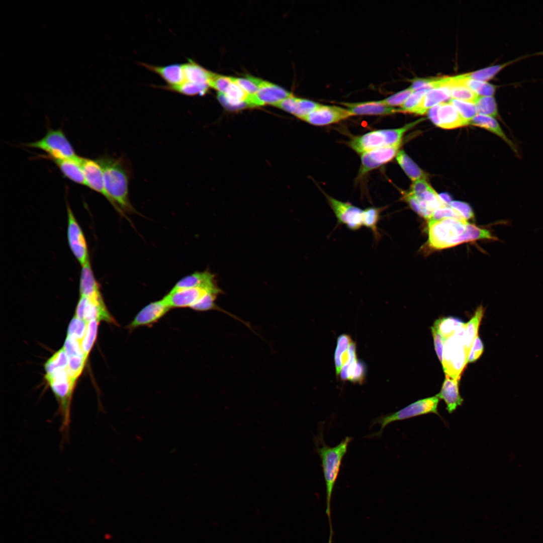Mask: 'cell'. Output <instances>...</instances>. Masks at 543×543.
Returning a JSON list of instances; mask_svg holds the SVG:
<instances>
[{
	"label": "cell",
	"mask_w": 543,
	"mask_h": 543,
	"mask_svg": "<svg viewBox=\"0 0 543 543\" xmlns=\"http://www.w3.org/2000/svg\"><path fill=\"white\" fill-rule=\"evenodd\" d=\"M232 83L230 77L222 76L212 73L208 85L218 91V93L224 94Z\"/></svg>",
	"instance_id": "45"
},
{
	"label": "cell",
	"mask_w": 543,
	"mask_h": 543,
	"mask_svg": "<svg viewBox=\"0 0 543 543\" xmlns=\"http://www.w3.org/2000/svg\"><path fill=\"white\" fill-rule=\"evenodd\" d=\"M401 142L373 149L361 154L359 174L368 172L390 161L398 153Z\"/></svg>",
	"instance_id": "14"
},
{
	"label": "cell",
	"mask_w": 543,
	"mask_h": 543,
	"mask_svg": "<svg viewBox=\"0 0 543 543\" xmlns=\"http://www.w3.org/2000/svg\"><path fill=\"white\" fill-rule=\"evenodd\" d=\"M431 330L433 336L435 350L440 362L442 364L444 344L445 340L441 335L434 323H433V325L431 327Z\"/></svg>",
	"instance_id": "49"
},
{
	"label": "cell",
	"mask_w": 543,
	"mask_h": 543,
	"mask_svg": "<svg viewBox=\"0 0 543 543\" xmlns=\"http://www.w3.org/2000/svg\"><path fill=\"white\" fill-rule=\"evenodd\" d=\"M449 207L457 211L466 220L473 218L474 214L470 206L461 201H451Z\"/></svg>",
	"instance_id": "50"
},
{
	"label": "cell",
	"mask_w": 543,
	"mask_h": 543,
	"mask_svg": "<svg viewBox=\"0 0 543 543\" xmlns=\"http://www.w3.org/2000/svg\"><path fill=\"white\" fill-rule=\"evenodd\" d=\"M423 120H417L398 129L378 130L367 133L353 138L350 141V146L361 154L373 149L402 142L404 133Z\"/></svg>",
	"instance_id": "4"
},
{
	"label": "cell",
	"mask_w": 543,
	"mask_h": 543,
	"mask_svg": "<svg viewBox=\"0 0 543 543\" xmlns=\"http://www.w3.org/2000/svg\"><path fill=\"white\" fill-rule=\"evenodd\" d=\"M247 78L258 87L256 93L248 95L246 101L247 107L253 108L265 105L274 106L293 95L284 88L269 82L251 76H247Z\"/></svg>",
	"instance_id": "8"
},
{
	"label": "cell",
	"mask_w": 543,
	"mask_h": 543,
	"mask_svg": "<svg viewBox=\"0 0 543 543\" xmlns=\"http://www.w3.org/2000/svg\"><path fill=\"white\" fill-rule=\"evenodd\" d=\"M88 322L74 316L71 320L68 328L67 336L73 337L81 342L87 328Z\"/></svg>",
	"instance_id": "41"
},
{
	"label": "cell",
	"mask_w": 543,
	"mask_h": 543,
	"mask_svg": "<svg viewBox=\"0 0 543 543\" xmlns=\"http://www.w3.org/2000/svg\"><path fill=\"white\" fill-rule=\"evenodd\" d=\"M470 124L483 128L496 135L509 146L516 156L520 157L518 146L507 137L495 118L477 114L471 121Z\"/></svg>",
	"instance_id": "21"
},
{
	"label": "cell",
	"mask_w": 543,
	"mask_h": 543,
	"mask_svg": "<svg viewBox=\"0 0 543 543\" xmlns=\"http://www.w3.org/2000/svg\"><path fill=\"white\" fill-rule=\"evenodd\" d=\"M484 349L483 343L479 336H478L471 349L468 358V363H473L476 361L482 354Z\"/></svg>",
	"instance_id": "51"
},
{
	"label": "cell",
	"mask_w": 543,
	"mask_h": 543,
	"mask_svg": "<svg viewBox=\"0 0 543 543\" xmlns=\"http://www.w3.org/2000/svg\"><path fill=\"white\" fill-rule=\"evenodd\" d=\"M352 438L347 436L339 444L334 446H329L322 443L317 446V451L320 458L326 486V508L329 527V535L328 543H332L333 537V529L331 520V502L332 492L337 479L342 461L346 453L348 446Z\"/></svg>",
	"instance_id": "2"
},
{
	"label": "cell",
	"mask_w": 543,
	"mask_h": 543,
	"mask_svg": "<svg viewBox=\"0 0 543 543\" xmlns=\"http://www.w3.org/2000/svg\"><path fill=\"white\" fill-rule=\"evenodd\" d=\"M439 402V399L436 396L425 398L417 400L396 412L376 418L373 422V425L379 424L380 429L379 431L372 434L373 437L381 436L384 428L395 421L429 413H434L440 417L438 412Z\"/></svg>",
	"instance_id": "6"
},
{
	"label": "cell",
	"mask_w": 543,
	"mask_h": 543,
	"mask_svg": "<svg viewBox=\"0 0 543 543\" xmlns=\"http://www.w3.org/2000/svg\"><path fill=\"white\" fill-rule=\"evenodd\" d=\"M459 381V380L445 376L441 389L436 395L439 399L443 400L446 405V409L449 414L462 405L464 401L460 393Z\"/></svg>",
	"instance_id": "18"
},
{
	"label": "cell",
	"mask_w": 543,
	"mask_h": 543,
	"mask_svg": "<svg viewBox=\"0 0 543 543\" xmlns=\"http://www.w3.org/2000/svg\"><path fill=\"white\" fill-rule=\"evenodd\" d=\"M366 372V365L362 361L356 359L348 364V380L353 383L361 384L365 380Z\"/></svg>",
	"instance_id": "38"
},
{
	"label": "cell",
	"mask_w": 543,
	"mask_h": 543,
	"mask_svg": "<svg viewBox=\"0 0 543 543\" xmlns=\"http://www.w3.org/2000/svg\"><path fill=\"white\" fill-rule=\"evenodd\" d=\"M396 160L407 176L412 180L426 179V173L422 170L403 150L399 151Z\"/></svg>",
	"instance_id": "31"
},
{
	"label": "cell",
	"mask_w": 543,
	"mask_h": 543,
	"mask_svg": "<svg viewBox=\"0 0 543 543\" xmlns=\"http://www.w3.org/2000/svg\"><path fill=\"white\" fill-rule=\"evenodd\" d=\"M25 145L44 151L51 159H77L79 157L60 129H49L41 139Z\"/></svg>",
	"instance_id": "7"
},
{
	"label": "cell",
	"mask_w": 543,
	"mask_h": 543,
	"mask_svg": "<svg viewBox=\"0 0 543 543\" xmlns=\"http://www.w3.org/2000/svg\"><path fill=\"white\" fill-rule=\"evenodd\" d=\"M438 118L437 126L443 129H452L469 125L449 101L439 104Z\"/></svg>",
	"instance_id": "23"
},
{
	"label": "cell",
	"mask_w": 543,
	"mask_h": 543,
	"mask_svg": "<svg viewBox=\"0 0 543 543\" xmlns=\"http://www.w3.org/2000/svg\"><path fill=\"white\" fill-rule=\"evenodd\" d=\"M431 187V186L425 178L418 179L413 182L409 192L417 197L424 193Z\"/></svg>",
	"instance_id": "53"
},
{
	"label": "cell",
	"mask_w": 543,
	"mask_h": 543,
	"mask_svg": "<svg viewBox=\"0 0 543 543\" xmlns=\"http://www.w3.org/2000/svg\"><path fill=\"white\" fill-rule=\"evenodd\" d=\"M413 92L410 87H409L381 101L384 104L389 107L401 106Z\"/></svg>",
	"instance_id": "47"
},
{
	"label": "cell",
	"mask_w": 543,
	"mask_h": 543,
	"mask_svg": "<svg viewBox=\"0 0 543 543\" xmlns=\"http://www.w3.org/2000/svg\"><path fill=\"white\" fill-rule=\"evenodd\" d=\"M351 341L350 336L347 334H341L337 338V346L334 353V361L337 375L340 374L342 367L341 361V354L347 350Z\"/></svg>",
	"instance_id": "42"
},
{
	"label": "cell",
	"mask_w": 543,
	"mask_h": 543,
	"mask_svg": "<svg viewBox=\"0 0 543 543\" xmlns=\"http://www.w3.org/2000/svg\"><path fill=\"white\" fill-rule=\"evenodd\" d=\"M99 322L92 320L88 322L86 332L81 343L82 350L86 356H88L96 339Z\"/></svg>",
	"instance_id": "39"
},
{
	"label": "cell",
	"mask_w": 543,
	"mask_h": 543,
	"mask_svg": "<svg viewBox=\"0 0 543 543\" xmlns=\"http://www.w3.org/2000/svg\"><path fill=\"white\" fill-rule=\"evenodd\" d=\"M429 89H422L413 92L401 106V112H410L421 101L424 95Z\"/></svg>",
	"instance_id": "46"
},
{
	"label": "cell",
	"mask_w": 543,
	"mask_h": 543,
	"mask_svg": "<svg viewBox=\"0 0 543 543\" xmlns=\"http://www.w3.org/2000/svg\"><path fill=\"white\" fill-rule=\"evenodd\" d=\"M449 102L455 107L462 117L470 124V122L477 115L474 104L451 99Z\"/></svg>",
	"instance_id": "40"
},
{
	"label": "cell",
	"mask_w": 543,
	"mask_h": 543,
	"mask_svg": "<svg viewBox=\"0 0 543 543\" xmlns=\"http://www.w3.org/2000/svg\"><path fill=\"white\" fill-rule=\"evenodd\" d=\"M67 366L68 357L64 349L62 348L55 352L45 364V375H50L60 369L67 368Z\"/></svg>",
	"instance_id": "36"
},
{
	"label": "cell",
	"mask_w": 543,
	"mask_h": 543,
	"mask_svg": "<svg viewBox=\"0 0 543 543\" xmlns=\"http://www.w3.org/2000/svg\"><path fill=\"white\" fill-rule=\"evenodd\" d=\"M67 357L68 372L72 378L76 380L83 371L87 357L84 355H72Z\"/></svg>",
	"instance_id": "43"
},
{
	"label": "cell",
	"mask_w": 543,
	"mask_h": 543,
	"mask_svg": "<svg viewBox=\"0 0 543 543\" xmlns=\"http://www.w3.org/2000/svg\"><path fill=\"white\" fill-rule=\"evenodd\" d=\"M81 267L79 282L80 296L94 299L102 298L89 260Z\"/></svg>",
	"instance_id": "26"
},
{
	"label": "cell",
	"mask_w": 543,
	"mask_h": 543,
	"mask_svg": "<svg viewBox=\"0 0 543 543\" xmlns=\"http://www.w3.org/2000/svg\"><path fill=\"white\" fill-rule=\"evenodd\" d=\"M67 213L68 244L73 254L82 266L89 260L86 240L79 224L68 204Z\"/></svg>",
	"instance_id": "9"
},
{
	"label": "cell",
	"mask_w": 543,
	"mask_h": 543,
	"mask_svg": "<svg viewBox=\"0 0 543 543\" xmlns=\"http://www.w3.org/2000/svg\"><path fill=\"white\" fill-rule=\"evenodd\" d=\"M439 197L441 201L447 206H449V204L452 201L450 197L447 194H441L439 195Z\"/></svg>",
	"instance_id": "54"
},
{
	"label": "cell",
	"mask_w": 543,
	"mask_h": 543,
	"mask_svg": "<svg viewBox=\"0 0 543 543\" xmlns=\"http://www.w3.org/2000/svg\"><path fill=\"white\" fill-rule=\"evenodd\" d=\"M82 157L77 159H51L59 168L63 175L70 180L86 186V182L81 165Z\"/></svg>",
	"instance_id": "27"
},
{
	"label": "cell",
	"mask_w": 543,
	"mask_h": 543,
	"mask_svg": "<svg viewBox=\"0 0 543 543\" xmlns=\"http://www.w3.org/2000/svg\"><path fill=\"white\" fill-rule=\"evenodd\" d=\"M75 316L87 322L96 320L114 322L107 310L103 298L94 299L80 296L75 310Z\"/></svg>",
	"instance_id": "12"
},
{
	"label": "cell",
	"mask_w": 543,
	"mask_h": 543,
	"mask_svg": "<svg viewBox=\"0 0 543 543\" xmlns=\"http://www.w3.org/2000/svg\"><path fill=\"white\" fill-rule=\"evenodd\" d=\"M353 115L346 108L336 106L319 104L302 120L316 126H325L337 123Z\"/></svg>",
	"instance_id": "13"
},
{
	"label": "cell",
	"mask_w": 543,
	"mask_h": 543,
	"mask_svg": "<svg viewBox=\"0 0 543 543\" xmlns=\"http://www.w3.org/2000/svg\"><path fill=\"white\" fill-rule=\"evenodd\" d=\"M434 323L445 340L466 325V323L460 319L450 316L439 318L435 320Z\"/></svg>",
	"instance_id": "32"
},
{
	"label": "cell",
	"mask_w": 543,
	"mask_h": 543,
	"mask_svg": "<svg viewBox=\"0 0 543 543\" xmlns=\"http://www.w3.org/2000/svg\"><path fill=\"white\" fill-rule=\"evenodd\" d=\"M485 312L482 306L478 307L471 319L466 323L464 333V345L466 355L468 356L474 342L478 336L479 326Z\"/></svg>",
	"instance_id": "29"
},
{
	"label": "cell",
	"mask_w": 543,
	"mask_h": 543,
	"mask_svg": "<svg viewBox=\"0 0 543 543\" xmlns=\"http://www.w3.org/2000/svg\"><path fill=\"white\" fill-rule=\"evenodd\" d=\"M81 165L86 180V186L101 194L109 201L117 212L121 216L126 217L125 213L108 194L105 186L103 170L97 160L82 157Z\"/></svg>",
	"instance_id": "11"
},
{
	"label": "cell",
	"mask_w": 543,
	"mask_h": 543,
	"mask_svg": "<svg viewBox=\"0 0 543 543\" xmlns=\"http://www.w3.org/2000/svg\"><path fill=\"white\" fill-rule=\"evenodd\" d=\"M474 105L477 114L494 118L498 116L497 105L493 96H479Z\"/></svg>",
	"instance_id": "35"
},
{
	"label": "cell",
	"mask_w": 543,
	"mask_h": 543,
	"mask_svg": "<svg viewBox=\"0 0 543 543\" xmlns=\"http://www.w3.org/2000/svg\"><path fill=\"white\" fill-rule=\"evenodd\" d=\"M450 99L449 91L446 87L430 89L425 94L420 103L410 113L424 115L434 106Z\"/></svg>",
	"instance_id": "22"
},
{
	"label": "cell",
	"mask_w": 543,
	"mask_h": 543,
	"mask_svg": "<svg viewBox=\"0 0 543 543\" xmlns=\"http://www.w3.org/2000/svg\"><path fill=\"white\" fill-rule=\"evenodd\" d=\"M353 116L355 115H388L402 112L400 109L389 107L382 101H369L359 103H342Z\"/></svg>",
	"instance_id": "17"
},
{
	"label": "cell",
	"mask_w": 543,
	"mask_h": 543,
	"mask_svg": "<svg viewBox=\"0 0 543 543\" xmlns=\"http://www.w3.org/2000/svg\"><path fill=\"white\" fill-rule=\"evenodd\" d=\"M447 218L466 220L457 211L448 206L440 208L434 211L431 217L427 220V222H433Z\"/></svg>",
	"instance_id": "44"
},
{
	"label": "cell",
	"mask_w": 543,
	"mask_h": 543,
	"mask_svg": "<svg viewBox=\"0 0 543 543\" xmlns=\"http://www.w3.org/2000/svg\"><path fill=\"white\" fill-rule=\"evenodd\" d=\"M232 81L236 83L248 95L256 93L258 90L257 86L250 80L247 78L230 77Z\"/></svg>",
	"instance_id": "52"
},
{
	"label": "cell",
	"mask_w": 543,
	"mask_h": 543,
	"mask_svg": "<svg viewBox=\"0 0 543 543\" xmlns=\"http://www.w3.org/2000/svg\"><path fill=\"white\" fill-rule=\"evenodd\" d=\"M210 291L224 292L219 287L216 288H194L171 290L164 299L171 308H191L206 293Z\"/></svg>",
	"instance_id": "15"
},
{
	"label": "cell",
	"mask_w": 543,
	"mask_h": 543,
	"mask_svg": "<svg viewBox=\"0 0 543 543\" xmlns=\"http://www.w3.org/2000/svg\"><path fill=\"white\" fill-rule=\"evenodd\" d=\"M319 104L314 101L298 98L292 95L280 101L274 106L302 120L314 111Z\"/></svg>",
	"instance_id": "19"
},
{
	"label": "cell",
	"mask_w": 543,
	"mask_h": 543,
	"mask_svg": "<svg viewBox=\"0 0 543 543\" xmlns=\"http://www.w3.org/2000/svg\"><path fill=\"white\" fill-rule=\"evenodd\" d=\"M142 65L160 76L167 85H174L185 81L183 64H173L166 66L152 65L141 63Z\"/></svg>",
	"instance_id": "25"
},
{
	"label": "cell",
	"mask_w": 543,
	"mask_h": 543,
	"mask_svg": "<svg viewBox=\"0 0 543 543\" xmlns=\"http://www.w3.org/2000/svg\"><path fill=\"white\" fill-rule=\"evenodd\" d=\"M404 200L410 207L420 216L428 220L432 213L425 210L421 207L418 199L410 192L407 193L403 197Z\"/></svg>",
	"instance_id": "48"
},
{
	"label": "cell",
	"mask_w": 543,
	"mask_h": 543,
	"mask_svg": "<svg viewBox=\"0 0 543 543\" xmlns=\"http://www.w3.org/2000/svg\"><path fill=\"white\" fill-rule=\"evenodd\" d=\"M170 308L163 298L161 300L151 302L138 313L128 327L133 329L140 326L153 324L163 316Z\"/></svg>",
	"instance_id": "16"
},
{
	"label": "cell",
	"mask_w": 543,
	"mask_h": 543,
	"mask_svg": "<svg viewBox=\"0 0 543 543\" xmlns=\"http://www.w3.org/2000/svg\"><path fill=\"white\" fill-rule=\"evenodd\" d=\"M338 225H345L349 230L356 231L363 225V210L347 202H343L325 195Z\"/></svg>",
	"instance_id": "10"
},
{
	"label": "cell",
	"mask_w": 543,
	"mask_h": 543,
	"mask_svg": "<svg viewBox=\"0 0 543 543\" xmlns=\"http://www.w3.org/2000/svg\"><path fill=\"white\" fill-rule=\"evenodd\" d=\"M465 326L445 340L442 365L445 376L459 380L468 363L464 345Z\"/></svg>",
	"instance_id": "5"
},
{
	"label": "cell",
	"mask_w": 543,
	"mask_h": 543,
	"mask_svg": "<svg viewBox=\"0 0 543 543\" xmlns=\"http://www.w3.org/2000/svg\"><path fill=\"white\" fill-rule=\"evenodd\" d=\"M451 99L475 104L479 97L477 94L467 87L459 84H454L447 87Z\"/></svg>",
	"instance_id": "37"
},
{
	"label": "cell",
	"mask_w": 543,
	"mask_h": 543,
	"mask_svg": "<svg viewBox=\"0 0 543 543\" xmlns=\"http://www.w3.org/2000/svg\"><path fill=\"white\" fill-rule=\"evenodd\" d=\"M216 288L219 287L216 276L209 270L197 272L178 281L171 290L194 288Z\"/></svg>",
	"instance_id": "20"
},
{
	"label": "cell",
	"mask_w": 543,
	"mask_h": 543,
	"mask_svg": "<svg viewBox=\"0 0 543 543\" xmlns=\"http://www.w3.org/2000/svg\"><path fill=\"white\" fill-rule=\"evenodd\" d=\"M183 65L185 80L200 84L208 85L213 72L207 70L191 59Z\"/></svg>",
	"instance_id": "30"
},
{
	"label": "cell",
	"mask_w": 543,
	"mask_h": 543,
	"mask_svg": "<svg viewBox=\"0 0 543 543\" xmlns=\"http://www.w3.org/2000/svg\"><path fill=\"white\" fill-rule=\"evenodd\" d=\"M469 222L454 218L427 222V244L435 250L455 246L457 239L465 232Z\"/></svg>",
	"instance_id": "3"
},
{
	"label": "cell",
	"mask_w": 543,
	"mask_h": 543,
	"mask_svg": "<svg viewBox=\"0 0 543 543\" xmlns=\"http://www.w3.org/2000/svg\"><path fill=\"white\" fill-rule=\"evenodd\" d=\"M248 95L239 86L232 81V83L224 94L218 93V99L226 108L231 110H237L247 107L246 101Z\"/></svg>",
	"instance_id": "24"
},
{
	"label": "cell",
	"mask_w": 543,
	"mask_h": 543,
	"mask_svg": "<svg viewBox=\"0 0 543 543\" xmlns=\"http://www.w3.org/2000/svg\"><path fill=\"white\" fill-rule=\"evenodd\" d=\"M382 210V208L376 207H370L363 210V225L372 232L376 241H378L381 237L378 224Z\"/></svg>",
	"instance_id": "34"
},
{
	"label": "cell",
	"mask_w": 543,
	"mask_h": 543,
	"mask_svg": "<svg viewBox=\"0 0 543 543\" xmlns=\"http://www.w3.org/2000/svg\"><path fill=\"white\" fill-rule=\"evenodd\" d=\"M160 87L187 96H202L208 91L209 85L200 84L185 80L174 85L160 86Z\"/></svg>",
	"instance_id": "33"
},
{
	"label": "cell",
	"mask_w": 543,
	"mask_h": 543,
	"mask_svg": "<svg viewBox=\"0 0 543 543\" xmlns=\"http://www.w3.org/2000/svg\"><path fill=\"white\" fill-rule=\"evenodd\" d=\"M541 54L540 52L535 53L532 54H526L520 56L513 60L507 61L504 63L491 66L480 70L468 73L458 75L461 78L472 79L477 80L487 81L493 78L499 71L509 65L515 63L520 60L525 59L530 56Z\"/></svg>",
	"instance_id": "28"
},
{
	"label": "cell",
	"mask_w": 543,
	"mask_h": 543,
	"mask_svg": "<svg viewBox=\"0 0 543 543\" xmlns=\"http://www.w3.org/2000/svg\"><path fill=\"white\" fill-rule=\"evenodd\" d=\"M97 161L103 173L106 190L114 202L125 213L137 211L129 197V171L121 157H101Z\"/></svg>",
	"instance_id": "1"
}]
</instances>
